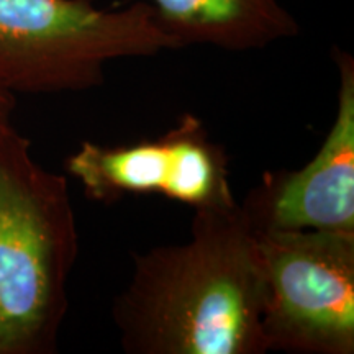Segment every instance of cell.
<instances>
[{"instance_id":"obj_1","label":"cell","mask_w":354,"mask_h":354,"mask_svg":"<svg viewBox=\"0 0 354 354\" xmlns=\"http://www.w3.org/2000/svg\"><path fill=\"white\" fill-rule=\"evenodd\" d=\"M264 279L240 203L194 210L190 238L133 256L112 304L128 354H264Z\"/></svg>"},{"instance_id":"obj_2","label":"cell","mask_w":354,"mask_h":354,"mask_svg":"<svg viewBox=\"0 0 354 354\" xmlns=\"http://www.w3.org/2000/svg\"><path fill=\"white\" fill-rule=\"evenodd\" d=\"M79 253L64 176L39 165L32 141L0 125V354H53Z\"/></svg>"},{"instance_id":"obj_3","label":"cell","mask_w":354,"mask_h":354,"mask_svg":"<svg viewBox=\"0 0 354 354\" xmlns=\"http://www.w3.org/2000/svg\"><path fill=\"white\" fill-rule=\"evenodd\" d=\"M180 50L149 2L99 8L94 0H0V82L13 94L100 87L112 61Z\"/></svg>"},{"instance_id":"obj_4","label":"cell","mask_w":354,"mask_h":354,"mask_svg":"<svg viewBox=\"0 0 354 354\" xmlns=\"http://www.w3.org/2000/svg\"><path fill=\"white\" fill-rule=\"evenodd\" d=\"M269 351L354 353V233L256 232Z\"/></svg>"},{"instance_id":"obj_5","label":"cell","mask_w":354,"mask_h":354,"mask_svg":"<svg viewBox=\"0 0 354 354\" xmlns=\"http://www.w3.org/2000/svg\"><path fill=\"white\" fill-rule=\"evenodd\" d=\"M64 169L92 202L113 205L128 196H162L194 210L236 205L230 156L196 115L184 113L156 138L104 146L82 141Z\"/></svg>"},{"instance_id":"obj_6","label":"cell","mask_w":354,"mask_h":354,"mask_svg":"<svg viewBox=\"0 0 354 354\" xmlns=\"http://www.w3.org/2000/svg\"><path fill=\"white\" fill-rule=\"evenodd\" d=\"M338 109L315 158L299 171L266 172L240 203L251 227L354 233V59L333 48Z\"/></svg>"},{"instance_id":"obj_7","label":"cell","mask_w":354,"mask_h":354,"mask_svg":"<svg viewBox=\"0 0 354 354\" xmlns=\"http://www.w3.org/2000/svg\"><path fill=\"white\" fill-rule=\"evenodd\" d=\"M159 25L179 48L254 51L297 37L300 25L281 0H151Z\"/></svg>"},{"instance_id":"obj_8","label":"cell","mask_w":354,"mask_h":354,"mask_svg":"<svg viewBox=\"0 0 354 354\" xmlns=\"http://www.w3.org/2000/svg\"><path fill=\"white\" fill-rule=\"evenodd\" d=\"M17 107V95L0 82V125L12 123V113Z\"/></svg>"}]
</instances>
